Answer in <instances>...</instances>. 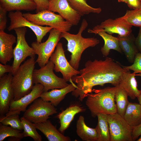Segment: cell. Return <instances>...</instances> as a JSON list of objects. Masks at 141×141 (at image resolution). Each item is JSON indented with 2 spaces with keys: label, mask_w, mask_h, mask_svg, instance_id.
<instances>
[{
  "label": "cell",
  "mask_w": 141,
  "mask_h": 141,
  "mask_svg": "<svg viewBox=\"0 0 141 141\" xmlns=\"http://www.w3.org/2000/svg\"><path fill=\"white\" fill-rule=\"evenodd\" d=\"M13 75L5 74L0 77V115L5 116L9 109L11 102L14 96L11 84Z\"/></svg>",
  "instance_id": "16"
},
{
  "label": "cell",
  "mask_w": 141,
  "mask_h": 141,
  "mask_svg": "<svg viewBox=\"0 0 141 141\" xmlns=\"http://www.w3.org/2000/svg\"><path fill=\"white\" fill-rule=\"evenodd\" d=\"M139 103L141 105V95L137 98Z\"/></svg>",
  "instance_id": "42"
},
{
  "label": "cell",
  "mask_w": 141,
  "mask_h": 141,
  "mask_svg": "<svg viewBox=\"0 0 141 141\" xmlns=\"http://www.w3.org/2000/svg\"><path fill=\"white\" fill-rule=\"evenodd\" d=\"M14 30L17 36V41L14 49V60L12 65L13 75L27 57H35L36 55L33 49L29 46L26 40V27L18 28Z\"/></svg>",
  "instance_id": "10"
},
{
  "label": "cell",
  "mask_w": 141,
  "mask_h": 141,
  "mask_svg": "<svg viewBox=\"0 0 141 141\" xmlns=\"http://www.w3.org/2000/svg\"><path fill=\"white\" fill-rule=\"evenodd\" d=\"M0 5L9 12L30 11L36 10V8L33 0H0Z\"/></svg>",
  "instance_id": "22"
},
{
  "label": "cell",
  "mask_w": 141,
  "mask_h": 141,
  "mask_svg": "<svg viewBox=\"0 0 141 141\" xmlns=\"http://www.w3.org/2000/svg\"><path fill=\"white\" fill-rule=\"evenodd\" d=\"M140 136L139 138L137 139V141H141V135Z\"/></svg>",
  "instance_id": "44"
},
{
  "label": "cell",
  "mask_w": 141,
  "mask_h": 141,
  "mask_svg": "<svg viewBox=\"0 0 141 141\" xmlns=\"http://www.w3.org/2000/svg\"><path fill=\"white\" fill-rule=\"evenodd\" d=\"M36 63L35 57H30L20 65L13 75L11 84L14 100L20 99L32 90L34 84L33 73Z\"/></svg>",
  "instance_id": "4"
},
{
  "label": "cell",
  "mask_w": 141,
  "mask_h": 141,
  "mask_svg": "<svg viewBox=\"0 0 141 141\" xmlns=\"http://www.w3.org/2000/svg\"><path fill=\"white\" fill-rule=\"evenodd\" d=\"M71 6L81 16L92 13L99 14L102 10L101 8H93L88 4L86 0H67Z\"/></svg>",
  "instance_id": "29"
},
{
  "label": "cell",
  "mask_w": 141,
  "mask_h": 141,
  "mask_svg": "<svg viewBox=\"0 0 141 141\" xmlns=\"http://www.w3.org/2000/svg\"><path fill=\"white\" fill-rule=\"evenodd\" d=\"M116 87H107L98 89H93L87 94L86 105L93 117L98 113L111 114L117 113L115 96Z\"/></svg>",
  "instance_id": "3"
},
{
  "label": "cell",
  "mask_w": 141,
  "mask_h": 141,
  "mask_svg": "<svg viewBox=\"0 0 141 141\" xmlns=\"http://www.w3.org/2000/svg\"><path fill=\"white\" fill-rule=\"evenodd\" d=\"M54 64L49 60L44 67L35 69L33 73L34 84L39 83L44 87V92L50 90L65 87L69 84L63 78L57 76L54 72Z\"/></svg>",
  "instance_id": "6"
},
{
  "label": "cell",
  "mask_w": 141,
  "mask_h": 141,
  "mask_svg": "<svg viewBox=\"0 0 141 141\" xmlns=\"http://www.w3.org/2000/svg\"><path fill=\"white\" fill-rule=\"evenodd\" d=\"M12 66L0 63V77H2L7 73L12 74Z\"/></svg>",
  "instance_id": "38"
},
{
  "label": "cell",
  "mask_w": 141,
  "mask_h": 141,
  "mask_svg": "<svg viewBox=\"0 0 141 141\" xmlns=\"http://www.w3.org/2000/svg\"><path fill=\"white\" fill-rule=\"evenodd\" d=\"M21 131L11 126L3 125L0 123V141H3L8 137H14L22 139L24 137Z\"/></svg>",
  "instance_id": "32"
},
{
  "label": "cell",
  "mask_w": 141,
  "mask_h": 141,
  "mask_svg": "<svg viewBox=\"0 0 141 141\" xmlns=\"http://www.w3.org/2000/svg\"><path fill=\"white\" fill-rule=\"evenodd\" d=\"M98 123L95 128L98 134L97 141H110L109 126L107 114L98 113Z\"/></svg>",
  "instance_id": "27"
},
{
  "label": "cell",
  "mask_w": 141,
  "mask_h": 141,
  "mask_svg": "<svg viewBox=\"0 0 141 141\" xmlns=\"http://www.w3.org/2000/svg\"><path fill=\"white\" fill-rule=\"evenodd\" d=\"M48 10L58 13L73 25H77L81 16L70 5L67 0H50Z\"/></svg>",
  "instance_id": "15"
},
{
  "label": "cell",
  "mask_w": 141,
  "mask_h": 141,
  "mask_svg": "<svg viewBox=\"0 0 141 141\" xmlns=\"http://www.w3.org/2000/svg\"><path fill=\"white\" fill-rule=\"evenodd\" d=\"M34 124L37 129L42 132L49 141L71 140L69 137L64 136L58 131L49 120L45 122Z\"/></svg>",
  "instance_id": "20"
},
{
  "label": "cell",
  "mask_w": 141,
  "mask_h": 141,
  "mask_svg": "<svg viewBox=\"0 0 141 141\" xmlns=\"http://www.w3.org/2000/svg\"><path fill=\"white\" fill-rule=\"evenodd\" d=\"M49 32L48 38L45 42L40 43L36 41L32 42L31 45L36 54L38 55L36 62L40 67H44L48 62L61 38L62 32L60 31L53 28Z\"/></svg>",
  "instance_id": "7"
},
{
  "label": "cell",
  "mask_w": 141,
  "mask_h": 141,
  "mask_svg": "<svg viewBox=\"0 0 141 141\" xmlns=\"http://www.w3.org/2000/svg\"><path fill=\"white\" fill-rule=\"evenodd\" d=\"M23 16L33 23L38 25H45L57 30L62 32L69 31L73 25L60 15L48 10L36 14L23 13Z\"/></svg>",
  "instance_id": "5"
},
{
  "label": "cell",
  "mask_w": 141,
  "mask_h": 141,
  "mask_svg": "<svg viewBox=\"0 0 141 141\" xmlns=\"http://www.w3.org/2000/svg\"><path fill=\"white\" fill-rule=\"evenodd\" d=\"M19 115L12 114L7 117L4 116L0 118V122L4 125H9L17 129L22 131L24 127Z\"/></svg>",
  "instance_id": "33"
},
{
  "label": "cell",
  "mask_w": 141,
  "mask_h": 141,
  "mask_svg": "<svg viewBox=\"0 0 141 141\" xmlns=\"http://www.w3.org/2000/svg\"><path fill=\"white\" fill-rule=\"evenodd\" d=\"M84 111L85 109L84 108L78 105H74L60 113L57 116L60 123L59 131L61 133L64 132L68 127L75 115Z\"/></svg>",
  "instance_id": "23"
},
{
  "label": "cell",
  "mask_w": 141,
  "mask_h": 141,
  "mask_svg": "<svg viewBox=\"0 0 141 141\" xmlns=\"http://www.w3.org/2000/svg\"><path fill=\"white\" fill-rule=\"evenodd\" d=\"M49 60L54 64V70L57 72H60L63 78L67 82H73L72 78L80 74V71L74 68L68 61L65 56L62 44L61 42L57 44Z\"/></svg>",
  "instance_id": "11"
},
{
  "label": "cell",
  "mask_w": 141,
  "mask_h": 141,
  "mask_svg": "<svg viewBox=\"0 0 141 141\" xmlns=\"http://www.w3.org/2000/svg\"><path fill=\"white\" fill-rule=\"evenodd\" d=\"M76 132L83 140L97 141L98 134L96 128H90L86 124L84 117L80 115L77 121Z\"/></svg>",
  "instance_id": "24"
},
{
  "label": "cell",
  "mask_w": 141,
  "mask_h": 141,
  "mask_svg": "<svg viewBox=\"0 0 141 141\" xmlns=\"http://www.w3.org/2000/svg\"><path fill=\"white\" fill-rule=\"evenodd\" d=\"M88 23L83 19L78 33L76 34L68 32H62L61 38L65 39L67 42V50L71 53L69 62L75 69L78 70L82 54L84 51L90 47L95 46L99 43V40L94 37L85 38L82 33L87 27Z\"/></svg>",
  "instance_id": "2"
},
{
  "label": "cell",
  "mask_w": 141,
  "mask_h": 141,
  "mask_svg": "<svg viewBox=\"0 0 141 141\" xmlns=\"http://www.w3.org/2000/svg\"><path fill=\"white\" fill-rule=\"evenodd\" d=\"M57 113L56 109L50 102L40 97L36 99L24 112L23 117L34 123L46 121L49 116Z\"/></svg>",
  "instance_id": "8"
},
{
  "label": "cell",
  "mask_w": 141,
  "mask_h": 141,
  "mask_svg": "<svg viewBox=\"0 0 141 141\" xmlns=\"http://www.w3.org/2000/svg\"><path fill=\"white\" fill-rule=\"evenodd\" d=\"M125 68L133 71L135 74L139 73L141 74V53L138 52L136 55L133 64L129 66H123Z\"/></svg>",
  "instance_id": "34"
},
{
  "label": "cell",
  "mask_w": 141,
  "mask_h": 141,
  "mask_svg": "<svg viewBox=\"0 0 141 141\" xmlns=\"http://www.w3.org/2000/svg\"><path fill=\"white\" fill-rule=\"evenodd\" d=\"M66 87L61 89H54L49 91L44 92L40 97L44 101L50 102L55 107L58 105L68 93L73 91L76 85L73 82Z\"/></svg>",
  "instance_id": "19"
},
{
  "label": "cell",
  "mask_w": 141,
  "mask_h": 141,
  "mask_svg": "<svg viewBox=\"0 0 141 141\" xmlns=\"http://www.w3.org/2000/svg\"><path fill=\"white\" fill-rule=\"evenodd\" d=\"M135 43L139 52L141 53V27H140L138 35L135 38Z\"/></svg>",
  "instance_id": "40"
},
{
  "label": "cell",
  "mask_w": 141,
  "mask_h": 141,
  "mask_svg": "<svg viewBox=\"0 0 141 141\" xmlns=\"http://www.w3.org/2000/svg\"><path fill=\"white\" fill-rule=\"evenodd\" d=\"M110 141H132V127L117 113L107 114Z\"/></svg>",
  "instance_id": "9"
},
{
  "label": "cell",
  "mask_w": 141,
  "mask_h": 141,
  "mask_svg": "<svg viewBox=\"0 0 141 141\" xmlns=\"http://www.w3.org/2000/svg\"><path fill=\"white\" fill-rule=\"evenodd\" d=\"M97 34L103 38L104 41V45L101 49V52L103 56L107 57L111 50H115L120 53L122 52L118 37H115L103 32H99Z\"/></svg>",
  "instance_id": "26"
},
{
  "label": "cell",
  "mask_w": 141,
  "mask_h": 141,
  "mask_svg": "<svg viewBox=\"0 0 141 141\" xmlns=\"http://www.w3.org/2000/svg\"><path fill=\"white\" fill-rule=\"evenodd\" d=\"M124 118L132 127L141 124V105L139 103L129 102Z\"/></svg>",
  "instance_id": "25"
},
{
  "label": "cell",
  "mask_w": 141,
  "mask_h": 141,
  "mask_svg": "<svg viewBox=\"0 0 141 141\" xmlns=\"http://www.w3.org/2000/svg\"><path fill=\"white\" fill-rule=\"evenodd\" d=\"M134 73L127 69L121 76L119 84L125 90L131 99H134L141 95V90L138 88L137 83Z\"/></svg>",
  "instance_id": "18"
},
{
  "label": "cell",
  "mask_w": 141,
  "mask_h": 141,
  "mask_svg": "<svg viewBox=\"0 0 141 141\" xmlns=\"http://www.w3.org/2000/svg\"><path fill=\"white\" fill-rule=\"evenodd\" d=\"M20 119L24 127V131L22 132L24 137H29L35 141H41L42 139L41 136L37 132L34 123L23 116Z\"/></svg>",
  "instance_id": "31"
},
{
  "label": "cell",
  "mask_w": 141,
  "mask_h": 141,
  "mask_svg": "<svg viewBox=\"0 0 141 141\" xmlns=\"http://www.w3.org/2000/svg\"><path fill=\"white\" fill-rule=\"evenodd\" d=\"M119 45L128 62L133 63L136 54L139 52L135 43V38L132 33L124 36H118Z\"/></svg>",
  "instance_id": "21"
},
{
  "label": "cell",
  "mask_w": 141,
  "mask_h": 141,
  "mask_svg": "<svg viewBox=\"0 0 141 141\" xmlns=\"http://www.w3.org/2000/svg\"><path fill=\"white\" fill-rule=\"evenodd\" d=\"M36 6V13H37L44 10H48L49 0H33Z\"/></svg>",
  "instance_id": "36"
},
{
  "label": "cell",
  "mask_w": 141,
  "mask_h": 141,
  "mask_svg": "<svg viewBox=\"0 0 141 141\" xmlns=\"http://www.w3.org/2000/svg\"><path fill=\"white\" fill-rule=\"evenodd\" d=\"M132 26L117 18L115 19H109L95 26L92 29H89L88 32L97 34L99 32H103L111 35L116 33L119 36H124L132 33Z\"/></svg>",
  "instance_id": "13"
},
{
  "label": "cell",
  "mask_w": 141,
  "mask_h": 141,
  "mask_svg": "<svg viewBox=\"0 0 141 141\" xmlns=\"http://www.w3.org/2000/svg\"><path fill=\"white\" fill-rule=\"evenodd\" d=\"M17 39L11 34L4 31H0V62L6 64L14 57L13 44L16 43Z\"/></svg>",
  "instance_id": "17"
},
{
  "label": "cell",
  "mask_w": 141,
  "mask_h": 141,
  "mask_svg": "<svg viewBox=\"0 0 141 141\" xmlns=\"http://www.w3.org/2000/svg\"><path fill=\"white\" fill-rule=\"evenodd\" d=\"M140 10H141V7L140 8Z\"/></svg>",
  "instance_id": "45"
},
{
  "label": "cell",
  "mask_w": 141,
  "mask_h": 141,
  "mask_svg": "<svg viewBox=\"0 0 141 141\" xmlns=\"http://www.w3.org/2000/svg\"><path fill=\"white\" fill-rule=\"evenodd\" d=\"M119 2H123L126 3L127 0H118Z\"/></svg>",
  "instance_id": "43"
},
{
  "label": "cell",
  "mask_w": 141,
  "mask_h": 141,
  "mask_svg": "<svg viewBox=\"0 0 141 141\" xmlns=\"http://www.w3.org/2000/svg\"><path fill=\"white\" fill-rule=\"evenodd\" d=\"M44 92V87L41 84H34L29 93L16 101L13 100L10 102L9 110L5 115L7 117L12 114L19 115L21 112H25L28 106L36 99L40 97Z\"/></svg>",
  "instance_id": "14"
},
{
  "label": "cell",
  "mask_w": 141,
  "mask_h": 141,
  "mask_svg": "<svg viewBox=\"0 0 141 141\" xmlns=\"http://www.w3.org/2000/svg\"><path fill=\"white\" fill-rule=\"evenodd\" d=\"M126 3L130 8L133 10L140 9L141 7V0H127Z\"/></svg>",
  "instance_id": "37"
},
{
  "label": "cell",
  "mask_w": 141,
  "mask_h": 141,
  "mask_svg": "<svg viewBox=\"0 0 141 141\" xmlns=\"http://www.w3.org/2000/svg\"><path fill=\"white\" fill-rule=\"evenodd\" d=\"M115 99L117 113L124 118L129 102L128 96L123 87L119 84L116 86Z\"/></svg>",
  "instance_id": "28"
},
{
  "label": "cell",
  "mask_w": 141,
  "mask_h": 141,
  "mask_svg": "<svg viewBox=\"0 0 141 141\" xmlns=\"http://www.w3.org/2000/svg\"><path fill=\"white\" fill-rule=\"evenodd\" d=\"M21 139L16 137H11L8 139L9 141H20Z\"/></svg>",
  "instance_id": "41"
},
{
  "label": "cell",
  "mask_w": 141,
  "mask_h": 141,
  "mask_svg": "<svg viewBox=\"0 0 141 141\" xmlns=\"http://www.w3.org/2000/svg\"><path fill=\"white\" fill-rule=\"evenodd\" d=\"M127 70L110 57H106L103 60H89L79 70V75L72 78L77 84L72 94L82 101L87 94L92 93L95 86L109 83L115 86L119 84L121 76Z\"/></svg>",
  "instance_id": "1"
},
{
  "label": "cell",
  "mask_w": 141,
  "mask_h": 141,
  "mask_svg": "<svg viewBox=\"0 0 141 141\" xmlns=\"http://www.w3.org/2000/svg\"><path fill=\"white\" fill-rule=\"evenodd\" d=\"M141 135V124L132 127V138L133 141L137 140Z\"/></svg>",
  "instance_id": "39"
},
{
  "label": "cell",
  "mask_w": 141,
  "mask_h": 141,
  "mask_svg": "<svg viewBox=\"0 0 141 141\" xmlns=\"http://www.w3.org/2000/svg\"><path fill=\"white\" fill-rule=\"evenodd\" d=\"M49 1H50V0H49Z\"/></svg>",
  "instance_id": "46"
},
{
  "label": "cell",
  "mask_w": 141,
  "mask_h": 141,
  "mask_svg": "<svg viewBox=\"0 0 141 141\" xmlns=\"http://www.w3.org/2000/svg\"><path fill=\"white\" fill-rule=\"evenodd\" d=\"M131 26L141 27V10H127L123 16L117 18Z\"/></svg>",
  "instance_id": "30"
},
{
  "label": "cell",
  "mask_w": 141,
  "mask_h": 141,
  "mask_svg": "<svg viewBox=\"0 0 141 141\" xmlns=\"http://www.w3.org/2000/svg\"><path fill=\"white\" fill-rule=\"evenodd\" d=\"M8 11L0 5V31H4L7 22V13Z\"/></svg>",
  "instance_id": "35"
},
{
  "label": "cell",
  "mask_w": 141,
  "mask_h": 141,
  "mask_svg": "<svg viewBox=\"0 0 141 141\" xmlns=\"http://www.w3.org/2000/svg\"><path fill=\"white\" fill-rule=\"evenodd\" d=\"M8 16L10 20V25L8 28L9 31L18 28L28 27L34 33L37 41L39 42H41L44 37L53 29L50 26H43L33 23L24 17L20 11L9 12Z\"/></svg>",
  "instance_id": "12"
}]
</instances>
